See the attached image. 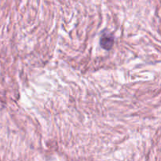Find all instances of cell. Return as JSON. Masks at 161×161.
I'll use <instances>...</instances> for the list:
<instances>
[{"label": "cell", "mask_w": 161, "mask_h": 161, "mask_svg": "<svg viewBox=\"0 0 161 161\" xmlns=\"http://www.w3.org/2000/svg\"><path fill=\"white\" fill-rule=\"evenodd\" d=\"M114 44V39L113 35L108 32H104L100 39V45L103 49L107 50H111Z\"/></svg>", "instance_id": "1"}]
</instances>
